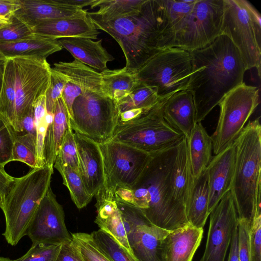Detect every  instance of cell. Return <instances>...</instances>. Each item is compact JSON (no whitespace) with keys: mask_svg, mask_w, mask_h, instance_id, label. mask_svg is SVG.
Wrapping results in <instances>:
<instances>
[{"mask_svg":"<svg viewBox=\"0 0 261 261\" xmlns=\"http://www.w3.org/2000/svg\"><path fill=\"white\" fill-rule=\"evenodd\" d=\"M190 52L192 69L187 90L193 96L197 123L244 82L247 70L237 47L223 35L206 47Z\"/></svg>","mask_w":261,"mask_h":261,"instance_id":"6da1fadb","label":"cell"},{"mask_svg":"<svg viewBox=\"0 0 261 261\" xmlns=\"http://www.w3.org/2000/svg\"><path fill=\"white\" fill-rule=\"evenodd\" d=\"M179 143L151 153L149 162L134 186L114 191L116 199L139 208L151 224L169 231L189 224L185 209L172 195L171 175Z\"/></svg>","mask_w":261,"mask_h":261,"instance_id":"7a4b0ae2","label":"cell"},{"mask_svg":"<svg viewBox=\"0 0 261 261\" xmlns=\"http://www.w3.org/2000/svg\"><path fill=\"white\" fill-rule=\"evenodd\" d=\"M97 29L113 38L120 46L125 67L136 73L164 49V16L161 0H145L134 14L104 22L90 17Z\"/></svg>","mask_w":261,"mask_h":261,"instance_id":"3957f363","label":"cell"},{"mask_svg":"<svg viewBox=\"0 0 261 261\" xmlns=\"http://www.w3.org/2000/svg\"><path fill=\"white\" fill-rule=\"evenodd\" d=\"M234 143L236 159L230 192L239 219L251 225L261 216V125L259 118L246 124Z\"/></svg>","mask_w":261,"mask_h":261,"instance_id":"277c9868","label":"cell"},{"mask_svg":"<svg viewBox=\"0 0 261 261\" xmlns=\"http://www.w3.org/2000/svg\"><path fill=\"white\" fill-rule=\"evenodd\" d=\"M53 173L54 166L45 165L14 177L0 206L6 222L3 236L10 245H16L26 236L31 221L50 186Z\"/></svg>","mask_w":261,"mask_h":261,"instance_id":"5b68a950","label":"cell"},{"mask_svg":"<svg viewBox=\"0 0 261 261\" xmlns=\"http://www.w3.org/2000/svg\"><path fill=\"white\" fill-rule=\"evenodd\" d=\"M220 35L229 38L239 51L247 70L256 69L260 76L261 16L246 0H223Z\"/></svg>","mask_w":261,"mask_h":261,"instance_id":"8992f818","label":"cell"},{"mask_svg":"<svg viewBox=\"0 0 261 261\" xmlns=\"http://www.w3.org/2000/svg\"><path fill=\"white\" fill-rule=\"evenodd\" d=\"M192 69L190 51L168 47L151 57L136 74L139 82L155 88L164 99L187 89Z\"/></svg>","mask_w":261,"mask_h":261,"instance_id":"52a82bcc","label":"cell"},{"mask_svg":"<svg viewBox=\"0 0 261 261\" xmlns=\"http://www.w3.org/2000/svg\"><path fill=\"white\" fill-rule=\"evenodd\" d=\"M119 115L115 100L102 93L85 91L73 102L70 125L74 132L102 144L111 141Z\"/></svg>","mask_w":261,"mask_h":261,"instance_id":"ba28073f","label":"cell"},{"mask_svg":"<svg viewBox=\"0 0 261 261\" xmlns=\"http://www.w3.org/2000/svg\"><path fill=\"white\" fill-rule=\"evenodd\" d=\"M165 99L134 120L117 124L111 141L150 154L178 144L185 136L164 118L162 107Z\"/></svg>","mask_w":261,"mask_h":261,"instance_id":"9c48e42d","label":"cell"},{"mask_svg":"<svg viewBox=\"0 0 261 261\" xmlns=\"http://www.w3.org/2000/svg\"><path fill=\"white\" fill-rule=\"evenodd\" d=\"M259 91L258 87L243 82L221 100L217 125L211 136L215 155L234 143L259 103Z\"/></svg>","mask_w":261,"mask_h":261,"instance_id":"30bf717a","label":"cell"},{"mask_svg":"<svg viewBox=\"0 0 261 261\" xmlns=\"http://www.w3.org/2000/svg\"><path fill=\"white\" fill-rule=\"evenodd\" d=\"M223 15V0H196L166 48L192 51L206 47L220 35Z\"/></svg>","mask_w":261,"mask_h":261,"instance_id":"8fae6325","label":"cell"},{"mask_svg":"<svg viewBox=\"0 0 261 261\" xmlns=\"http://www.w3.org/2000/svg\"><path fill=\"white\" fill-rule=\"evenodd\" d=\"M12 58L15 71V99L12 127L16 133H21L24 117L36 100L46 94L50 84L51 67L46 60Z\"/></svg>","mask_w":261,"mask_h":261,"instance_id":"7c38bea8","label":"cell"},{"mask_svg":"<svg viewBox=\"0 0 261 261\" xmlns=\"http://www.w3.org/2000/svg\"><path fill=\"white\" fill-rule=\"evenodd\" d=\"M104 165V188L113 193L117 188H132L139 179L151 154L114 141L99 144Z\"/></svg>","mask_w":261,"mask_h":261,"instance_id":"4fadbf2b","label":"cell"},{"mask_svg":"<svg viewBox=\"0 0 261 261\" xmlns=\"http://www.w3.org/2000/svg\"><path fill=\"white\" fill-rule=\"evenodd\" d=\"M136 261H164L163 243L170 231L151 224L137 207L115 198Z\"/></svg>","mask_w":261,"mask_h":261,"instance_id":"5bb4252c","label":"cell"},{"mask_svg":"<svg viewBox=\"0 0 261 261\" xmlns=\"http://www.w3.org/2000/svg\"><path fill=\"white\" fill-rule=\"evenodd\" d=\"M26 236L32 245L61 244L72 240L65 225L63 207L50 186L31 221Z\"/></svg>","mask_w":261,"mask_h":261,"instance_id":"9a60e30c","label":"cell"},{"mask_svg":"<svg viewBox=\"0 0 261 261\" xmlns=\"http://www.w3.org/2000/svg\"><path fill=\"white\" fill-rule=\"evenodd\" d=\"M209 216L206 245L199 261H224L238 221L230 191L222 198Z\"/></svg>","mask_w":261,"mask_h":261,"instance_id":"2e32d148","label":"cell"},{"mask_svg":"<svg viewBox=\"0 0 261 261\" xmlns=\"http://www.w3.org/2000/svg\"><path fill=\"white\" fill-rule=\"evenodd\" d=\"M74 135L77 150L79 173L87 193L93 197L104 188L105 184L100 148L98 143L91 139L75 132Z\"/></svg>","mask_w":261,"mask_h":261,"instance_id":"e0dca14e","label":"cell"},{"mask_svg":"<svg viewBox=\"0 0 261 261\" xmlns=\"http://www.w3.org/2000/svg\"><path fill=\"white\" fill-rule=\"evenodd\" d=\"M236 159L233 143L212 158L206 168L209 190V215L222 198L230 191Z\"/></svg>","mask_w":261,"mask_h":261,"instance_id":"ac0fdd59","label":"cell"},{"mask_svg":"<svg viewBox=\"0 0 261 261\" xmlns=\"http://www.w3.org/2000/svg\"><path fill=\"white\" fill-rule=\"evenodd\" d=\"M87 13L39 22L32 27L33 33L55 39L86 38L95 40L99 32Z\"/></svg>","mask_w":261,"mask_h":261,"instance_id":"d6986e66","label":"cell"},{"mask_svg":"<svg viewBox=\"0 0 261 261\" xmlns=\"http://www.w3.org/2000/svg\"><path fill=\"white\" fill-rule=\"evenodd\" d=\"M95 196L97 208L95 222L99 229L111 236L133 257L123 220L115 200L114 193L103 188Z\"/></svg>","mask_w":261,"mask_h":261,"instance_id":"ffe728a7","label":"cell"},{"mask_svg":"<svg viewBox=\"0 0 261 261\" xmlns=\"http://www.w3.org/2000/svg\"><path fill=\"white\" fill-rule=\"evenodd\" d=\"M203 233L202 228L190 224L170 231L163 243L164 261H192Z\"/></svg>","mask_w":261,"mask_h":261,"instance_id":"44dd1931","label":"cell"},{"mask_svg":"<svg viewBox=\"0 0 261 261\" xmlns=\"http://www.w3.org/2000/svg\"><path fill=\"white\" fill-rule=\"evenodd\" d=\"M162 111L169 124L188 138L196 123L195 107L191 92L187 89L182 90L166 98Z\"/></svg>","mask_w":261,"mask_h":261,"instance_id":"7402d4cb","label":"cell"},{"mask_svg":"<svg viewBox=\"0 0 261 261\" xmlns=\"http://www.w3.org/2000/svg\"><path fill=\"white\" fill-rule=\"evenodd\" d=\"M86 10L63 6L55 0H20L14 14L32 28L37 23L87 13Z\"/></svg>","mask_w":261,"mask_h":261,"instance_id":"603a6c76","label":"cell"},{"mask_svg":"<svg viewBox=\"0 0 261 261\" xmlns=\"http://www.w3.org/2000/svg\"><path fill=\"white\" fill-rule=\"evenodd\" d=\"M57 40L74 59L94 70H105L107 69V63L114 60L102 46V39L93 41L86 38H65Z\"/></svg>","mask_w":261,"mask_h":261,"instance_id":"cb8c5ba5","label":"cell"},{"mask_svg":"<svg viewBox=\"0 0 261 261\" xmlns=\"http://www.w3.org/2000/svg\"><path fill=\"white\" fill-rule=\"evenodd\" d=\"M57 39L36 35L15 42H0V52L6 58L24 57L46 60L62 50Z\"/></svg>","mask_w":261,"mask_h":261,"instance_id":"d4e9b609","label":"cell"},{"mask_svg":"<svg viewBox=\"0 0 261 261\" xmlns=\"http://www.w3.org/2000/svg\"><path fill=\"white\" fill-rule=\"evenodd\" d=\"M192 175L185 137L178 145L171 175V191L174 200L185 209L193 186Z\"/></svg>","mask_w":261,"mask_h":261,"instance_id":"484cf974","label":"cell"},{"mask_svg":"<svg viewBox=\"0 0 261 261\" xmlns=\"http://www.w3.org/2000/svg\"><path fill=\"white\" fill-rule=\"evenodd\" d=\"M53 121L47 127L43 150L45 165L54 166L63 140L70 128L68 113L61 97L56 102Z\"/></svg>","mask_w":261,"mask_h":261,"instance_id":"4316f807","label":"cell"},{"mask_svg":"<svg viewBox=\"0 0 261 261\" xmlns=\"http://www.w3.org/2000/svg\"><path fill=\"white\" fill-rule=\"evenodd\" d=\"M187 139L192 173L198 177L207 168L212 159L213 143L201 122H197Z\"/></svg>","mask_w":261,"mask_h":261,"instance_id":"83f0119b","label":"cell"},{"mask_svg":"<svg viewBox=\"0 0 261 261\" xmlns=\"http://www.w3.org/2000/svg\"><path fill=\"white\" fill-rule=\"evenodd\" d=\"M209 190L206 169L197 178L193 186L186 205V216L189 223L198 228H203L209 213Z\"/></svg>","mask_w":261,"mask_h":261,"instance_id":"f1b7e54d","label":"cell"},{"mask_svg":"<svg viewBox=\"0 0 261 261\" xmlns=\"http://www.w3.org/2000/svg\"><path fill=\"white\" fill-rule=\"evenodd\" d=\"M54 65L53 69L63 74L84 92L92 91L103 94L100 72L75 59L72 62H59Z\"/></svg>","mask_w":261,"mask_h":261,"instance_id":"f546056e","label":"cell"},{"mask_svg":"<svg viewBox=\"0 0 261 261\" xmlns=\"http://www.w3.org/2000/svg\"><path fill=\"white\" fill-rule=\"evenodd\" d=\"M103 93L117 101L128 94L139 83L136 73L125 67L100 72Z\"/></svg>","mask_w":261,"mask_h":261,"instance_id":"4dcf8cb0","label":"cell"},{"mask_svg":"<svg viewBox=\"0 0 261 261\" xmlns=\"http://www.w3.org/2000/svg\"><path fill=\"white\" fill-rule=\"evenodd\" d=\"M196 0H161L164 30L163 33V48L166 46L179 26L190 13Z\"/></svg>","mask_w":261,"mask_h":261,"instance_id":"1f68e13d","label":"cell"},{"mask_svg":"<svg viewBox=\"0 0 261 261\" xmlns=\"http://www.w3.org/2000/svg\"><path fill=\"white\" fill-rule=\"evenodd\" d=\"M145 0H94L91 8L98 7L88 16L104 22L126 17L136 13Z\"/></svg>","mask_w":261,"mask_h":261,"instance_id":"d6a6232c","label":"cell"},{"mask_svg":"<svg viewBox=\"0 0 261 261\" xmlns=\"http://www.w3.org/2000/svg\"><path fill=\"white\" fill-rule=\"evenodd\" d=\"M163 99L159 96L155 88L139 82L128 94L115 101L119 113L130 110H139L145 113Z\"/></svg>","mask_w":261,"mask_h":261,"instance_id":"836d02e7","label":"cell"},{"mask_svg":"<svg viewBox=\"0 0 261 261\" xmlns=\"http://www.w3.org/2000/svg\"><path fill=\"white\" fill-rule=\"evenodd\" d=\"M54 167L61 174L63 184L68 189L71 198L76 206L79 209L85 207L93 197L87 193L79 172L63 163L57 156Z\"/></svg>","mask_w":261,"mask_h":261,"instance_id":"e575fe53","label":"cell"},{"mask_svg":"<svg viewBox=\"0 0 261 261\" xmlns=\"http://www.w3.org/2000/svg\"><path fill=\"white\" fill-rule=\"evenodd\" d=\"M15 71L12 58H7L0 93V114L12 127L14 119Z\"/></svg>","mask_w":261,"mask_h":261,"instance_id":"d590c367","label":"cell"},{"mask_svg":"<svg viewBox=\"0 0 261 261\" xmlns=\"http://www.w3.org/2000/svg\"><path fill=\"white\" fill-rule=\"evenodd\" d=\"M93 241L110 261H136L111 236L99 229L90 233Z\"/></svg>","mask_w":261,"mask_h":261,"instance_id":"8d00e7d4","label":"cell"},{"mask_svg":"<svg viewBox=\"0 0 261 261\" xmlns=\"http://www.w3.org/2000/svg\"><path fill=\"white\" fill-rule=\"evenodd\" d=\"M13 161L25 163L32 168L36 166V136L28 133H16L12 148Z\"/></svg>","mask_w":261,"mask_h":261,"instance_id":"74e56055","label":"cell"},{"mask_svg":"<svg viewBox=\"0 0 261 261\" xmlns=\"http://www.w3.org/2000/svg\"><path fill=\"white\" fill-rule=\"evenodd\" d=\"M72 242L84 261H110L98 248L90 233H72Z\"/></svg>","mask_w":261,"mask_h":261,"instance_id":"f35d334b","label":"cell"},{"mask_svg":"<svg viewBox=\"0 0 261 261\" xmlns=\"http://www.w3.org/2000/svg\"><path fill=\"white\" fill-rule=\"evenodd\" d=\"M9 22L0 28V42H15L33 36L32 29L15 14L9 18Z\"/></svg>","mask_w":261,"mask_h":261,"instance_id":"ab89813d","label":"cell"},{"mask_svg":"<svg viewBox=\"0 0 261 261\" xmlns=\"http://www.w3.org/2000/svg\"><path fill=\"white\" fill-rule=\"evenodd\" d=\"M15 132L0 114V166L5 165L12 160V148Z\"/></svg>","mask_w":261,"mask_h":261,"instance_id":"60d3db41","label":"cell"},{"mask_svg":"<svg viewBox=\"0 0 261 261\" xmlns=\"http://www.w3.org/2000/svg\"><path fill=\"white\" fill-rule=\"evenodd\" d=\"M64 164L79 172V160L74 132L71 127L67 130L57 155Z\"/></svg>","mask_w":261,"mask_h":261,"instance_id":"b9f144b4","label":"cell"},{"mask_svg":"<svg viewBox=\"0 0 261 261\" xmlns=\"http://www.w3.org/2000/svg\"><path fill=\"white\" fill-rule=\"evenodd\" d=\"M61 244L32 245L21 257L12 261H55Z\"/></svg>","mask_w":261,"mask_h":261,"instance_id":"7bdbcfd3","label":"cell"},{"mask_svg":"<svg viewBox=\"0 0 261 261\" xmlns=\"http://www.w3.org/2000/svg\"><path fill=\"white\" fill-rule=\"evenodd\" d=\"M67 79L61 73L51 68L50 84L45 94L47 112L53 114L56 101L61 97Z\"/></svg>","mask_w":261,"mask_h":261,"instance_id":"ee69618b","label":"cell"},{"mask_svg":"<svg viewBox=\"0 0 261 261\" xmlns=\"http://www.w3.org/2000/svg\"><path fill=\"white\" fill-rule=\"evenodd\" d=\"M250 224L245 219L238 221V251L239 261H250Z\"/></svg>","mask_w":261,"mask_h":261,"instance_id":"f6af8a7d","label":"cell"},{"mask_svg":"<svg viewBox=\"0 0 261 261\" xmlns=\"http://www.w3.org/2000/svg\"><path fill=\"white\" fill-rule=\"evenodd\" d=\"M250 261H261V216L253 220L250 229Z\"/></svg>","mask_w":261,"mask_h":261,"instance_id":"bcb514c9","label":"cell"},{"mask_svg":"<svg viewBox=\"0 0 261 261\" xmlns=\"http://www.w3.org/2000/svg\"><path fill=\"white\" fill-rule=\"evenodd\" d=\"M83 90L72 82L67 81L64 86L61 98L66 108L70 120L72 118V106L75 99L82 94Z\"/></svg>","mask_w":261,"mask_h":261,"instance_id":"7dc6e473","label":"cell"},{"mask_svg":"<svg viewBox=\"0 0 261 261\" xmlns=\"http://www.w3.org/2000/svg\"><path fill=\"white\" fill-rule=\"evenodd\" d=\"M55 261H84L72 240L61 244Z\"/></svg>","mask_w":261,"mask_h":261,"instance_id":"c3c4849f","label":"cell"},{"mask_svg":"<svg viewBox=\"0 0 261 261\" xmlns=\"http://www.w3.org/2000/svg\"><path fill=\"white\" fill-rule=\"evenodd\" d=\"M20 8V0H0V18L9 19Z\"/></svg>","mask_w":261,"mask_h":261,"instance_id":"681fc988","label":"cell"},{"mask_svg":"<svg viewBox=\"0 0 261 261\" xmlns=\"http://www.w3.org/2000/svg\"><path fill=\"white\" fill-rule=\"evenodd\" d=\"M14 178L6 172L4 167L0 166V197L2 199L8 192Z\"/></svg>","mask_w":261,"mask_h":261,"instance_id":"f907efd6","label":"cell"},{"mask_svg":"<svg viewBox=\"0 0 261 261\" xmlns=\"http://www.w3.org/2000/svg\"><path fill=\"white\" fill-rule=\"evenodd\" d=\"M22 133L34 135L36 136L33 107L24 117L22 121Z\"/></svg>","mask_w":261,"mask_h":261,"instance_id":"816d5d0a","label":"cell"},{"mask_svg":"<svg viewBox=\"0 0 261 261\" xmlns=\"http://www.w3.org/2000/svg\"><path fill=\"white\" fill-rule=\"evenodd\" d=\"M229 247V252L227 261H239L238 251L237 226L233 231Z\"/></svg>","mask_w":261,"mask_h":261,"instance_id":"f5cc1de1","label":"cell"},{"mask_svg":"<svg viewBox=\"0 0 261 261\" xmlns=\"http://www.w3.org/2000/svg\"><path fill=\"white\" fill-rule=\"evenodd\" d=\"M55 1L62 5L83 9L86 6H91L94 0H55Z\"/></svg>","mask_w":261,"mask_h":261,"instance_id":"db71d44e","label":"cell"},{"mask_svg":"<svg viewBox=\"0 0 261 261\" xmlns=\"http://www.w3.org/2000/svg\"><path fill=\"white\" fill-rule=\"evenodd\" d=\"M7 58L0 52V93L2 89L5 65Z\"/></svg>","mask_w":261,"mask_h":261,"instance_id":"11a10c76","label":"cell"},{"mask_svg":"<svg viewBox=\"0 0 261 261\" xmlns=\"http://www.w3.org/2000/svg\"><path fill=\"white\" fill-rule=\"evenodd\" d=\"M9 22V20L0 18V28H2L4 25H6Z\"/></svg>","mask_w":261,"mask_h":261,"instance_id":"9f6ffc18","label":"cell"},{"mask_svg":"<svg viewBox=\"0 0 261 261\" xmlns=\"http://www.w3.org/2000/svg\"><path fill=\"white\" fill-rule=\"evenodd\" d=\"M0 261H12V260L7 257L0 256Z\"/></svg>","mask_w":261,"mask_h":261,"instance_id":"6f0895ef","label":"cell"},{"mask_svg":"<svg viewBox=\"0 0 261 261\" xmlns=\"http://www.w3.org/2000/svg\"><path fill=\"white\" fill-rule=\"evenodd\" d=\"M2 201H3V199L1 197H0V206L2 203Z\"/></svg>","mask_w":261,"mask_h":261,"instance_id":"680465c9","label":"cell"}]
</instances>
